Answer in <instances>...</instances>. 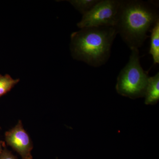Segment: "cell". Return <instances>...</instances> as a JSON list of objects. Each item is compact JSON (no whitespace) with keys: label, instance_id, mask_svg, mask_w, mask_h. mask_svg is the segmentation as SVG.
<instances>
[{"label":"cell","instance_id":"obj_1","mask_svg":"<svg viewBox=\"0 0 159 159\" xmlns=\"http://www.w3.org/2000/svg\"><path fill=\"white\" fill-rule=\"evenodd\" d=\"M157 4L139 0H120L116 27L132 50L142 47L159 21Z\"/></svg>","mask_w":159,"mask_h":159},{"label":"cell","instance_id":"obj_9","mask_svg":"<svg viewBox=\"0 0 159 159\" xmlns=\"http://www.w3.org/2000/svg\"><path fill=\"white\" fill-rule=\"evenodd\" d=\"M99 0H73L69 1L83 15L90 11Z\"/></svg>","mask_w":159,"mask_h":159},{"label":"cell","instance_id":"obj_6","mask_svg":"<svg viewBox=\"0 0 159 159\" xmlns=\"http://www.w3.org/2000/svg\"><path fill=\"white\" fill-rule=\"evenodd\" d=\"M146 105H154L159 100V73L149 77L145 95Z\"/></svg>","mask_w":159,"mask_h":159},{"label":"cell","instance_id":"obj_11","mask_svg":"<svg viewBox=\"0 0 159 159\" xmlns=\"http://www.w3.org/2000/svg\"><path fill=\"white\" fill-rule=\"evenodd\" d=\"M1 127H0V130H1ZM6 146L5 145V142H2V141H1V139H0V156H1V154H2V152L3 151V148L5 147V146Z\"/></svg>","mask_w":159,"mask_h":159},{"label":"cell","instance_id":"obj_2","mask_svg":"<svg viewBox=\"0 0 159 159\" xmlns=\"http://www.w3.org/2000/svg\"><path fill=\"white\" fill-rule=\"evenodd\" d=\"M117 34L115 26L80 29L71 34L70 48L72 56L92 66L103 65L109 58Z\"/></svg>","mask_w":159,"mask_h":159},{"label":"cell","instance_id":"obj_8","mask_svg":"<svg viewBox=\"0 0 159 159\" xmlns=\"http://www.w3.org/2000/svg\"><path fill=\"white\" fill-rule=\"evenodd\" d=\"M19 81V79H13L9 74H0V97L9 92Z\"/></svg>","mask_w":159,"mask_h":159},{"label":"cell","instance_id":"obj_3","mask_svg":"<svg viewBox=\"0 0 159 159\" xmlns=\"http://www.w3.org/2000/svg\"><path fill=\"white\" fill-rule=\"evenodd\" d=\"M131 51L128 62L117 78L116 89L122 96L135 99L145 97L149 77L140 64L139 49Z\"/></svg>","mask_w":159,"mask_h":159},{"label":"cell","instance_id":"obj_10","mask_svg":"<svg viewBox=\"0 0 159 159\" xmlns=\"http://www.w3.org/2000/svg\"><path fill=\"white\" fill-rule=\"evenodd\" d=\"M0 159H17L16 157L12 154L11 152L6 148V146L3 149L0 156Z\"/></svg>","mask_w":159,"mask_h":159},{"label":"cell","instance_id":"obj_5","mask_svg":"<svg viewBox=\"0 0 159 159\" xmlns=\"http://www.w3.org/2000/svg\"><path fill=\"white\" fill-rule=\"evenodd\" d=\"M5 140L7 145L19 153L22 159L33 158L31 154L33 148L32 141L24 129L21 120H19L13 128L5 133Z\"/></svg>","mask_w":159,"mask_h":159},{"label":"cell","instance_id":"obj_4","mask_svg":"<svg viewBox=\"0 0 159 159\" xmlns=\"http://www.w3.org/2000/svg\"><path fill=\"white\" fill-rule=\"evenodd\" d=\"M120 0H101L90 11L83 15L77 24L80 29L100 26H115L116 23Z\"/></svg>","mask_w":159,"mask_h":159},{"label":"cell","instance_id":"obj_7","mask_svg":"<svg viewBox=\"0 0 159 159\" xmlns=\"http://www.w3.org/2000/svg\"><path fill=\"white\" fill-rule=\"evenodd\" d=\"M151 46L149 53L152 56L154 64L159 63V21L151 31Z\"/></svg>","mask_w":159,"mask_h":159}]
</instances>
